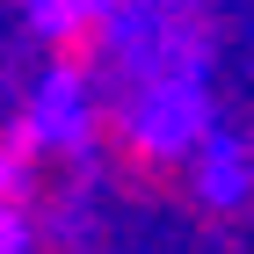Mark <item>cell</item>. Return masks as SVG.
<instances>
[{
    "label": "cell",
    "mask_w": 254,
    "mask_h": 254,
    "mask_svg": "<svg viewBox=\"0 0 254 254\" xmlns=\"http://www.w3.org/2000/svg\"><path fill=\"white\" fill-rule=\"evenodd\" d=\"M73 138H80V153L95 160L124 196L160 203V196H182V189H189V160H182V145L160 131V124H145L131 102H95V109L80 117Z\"/></svg>",
    "instance_id": "1"
},
{
    "label": "cell",
    "mask_w": 254,
    "mask_h": 254,
    "mask_svg": "<svg viewBox=\"0 0 254 254\" xmlns=\"http://www.w3.org/2000/svg\"><path fill=\"white\" fill-rule=\"evenodd\" d=\"M44 59L59 87H87L117 59V7L109 0H51L44 7Z\"/></svg>",
    "instance_id": "2"
}]
</instances>
